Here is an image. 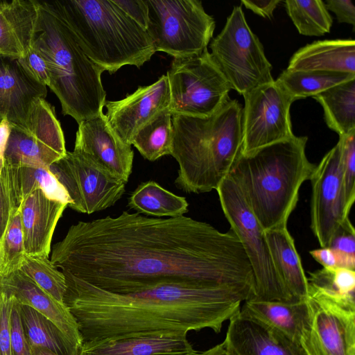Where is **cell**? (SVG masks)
Instances as JSON below:
<instances>
[{"instance_id": "obj_20", "label": "cell", "mask_w": 355, "mask_h": 355, "mask_svg": "<svg viewBox=\"0 0 355 355\" xmlns=\"http://www.w3.org/2000/svg\"><path fill=\"white\" fill-rule=\"evenodd\" d=\"M0 290L20 304L28 305L47 317L80 349L83 342L78 326L69 309L46 293L21 270L1 277Z\"/></svg>"}, {"instance_id": "obj_16", "label": "cell", "mask_w": 355, "mask_h": 355, "mask_svg": "<svg viewBox=\"0 0 355 355\" xmlns=\"http://www.w3.org/2000/svg\"><path fill=\"white\" fill-rule=\"evenodd\" d=\"M73 150L128 182L132 171L133 150L112 130L103 112L78 123Z\"/></svg>"}, {"instance_id": "obj_33", "label": "cell", "mask_w": 355, "mask_h": 355, "mask_svg": "<svg viewBox=\"0 0 355 355\" xmlns=\"http://www.w3.org/2000/svg\"><path fill=\"white\" fill-rule=\"evenodd\" d=\"M286 12L300 34L322 36L329 33L333 20L321 0H286Z\"/></svg>"}, {"instance_id": "obj_42", "label": "cell", "mask_w": 355, "mask_h": 355, "mask_svg": "<svg viewBox=\"0 0 355 355\" xmlns=\"http://www.w3.org/2000/svg\"><path fill=\"white\" fill-rule=\"evenodd\" d=\"M114 2L134 21L146 30L148 7L146 0H114Z\"/></svg>"}, {"instance_id": "obj_35", "label": "cell", "mask_w": 355, "mask_h": 355, "mask_svg": "<svg viewBox=\"0 0 355 355\" xmlns=\"http://www.w3.org/2000/svg\"><path fill=\"white\" fill-rule=\"evenodd\" d=\"M19 270L52 297L64 304L67 290L64 275L48 257L25 254Z\"/></svg>"}, {"instance_id": "obj_40", "label": "cell", "mask_w": 355, "mask_h": 355, "mask_svg": "<svg viewBox=\"0 0 355 355\" xmlns=\"http://www.w3.org/2000/svg\"><path fill=\"white\" fill-rule=\"evenodd\" d=\"M12 297L0 290V355L10 354V312Z\"/></svg>"}, {"instance_id": "obj_24", "label": "cell", "mask_w": 355, "mask_h": 355, "mask_svg": "<svg viewBox=\"0 0 355 355\" xmlns=\"http://www.w3.org/2000/svg\"><path fill=\"white\" fill-rule=\"evenodd\" d=\"M286 69L355 74V41L338 39L308 44L293 55Z\"/></svg>"}, {"instance_id": "obj_37", "label": "cell", "mask_w": 355, "mask_h": 355, "mask_svg": "<svg viewBox=\"0 0 355 355\" xmlns=\"http://www.w3.org/2000/svg\"><path fill=\"white\" fill-rule=\"evenodd\" d=\"M346 205L350 211L355 200V132L339 137Z\"/></svg>"}, {"instance_id": "obj_13", "label": "cell", "mask_w": 355, "mask_h": 355, "mask_svg": "<svg viewBox=\"0 0 355 355\" xmlns=\"http://www.w3.org/2000/svg\"><path fill=\"white\" fill-rule=\"evenodd\" d=\"M243 96L241 154L295 136L290 115L294 100L277 80L258 86Z\"/></svg>"}, {"instance_id": "obj_48", "label": "cell", "mask_w": 355, "mask_h": 355, "mask_svg": "<svg viewBox=\"0 0 355 355\" xmlns=\"http://www.w3.org/2000/svg\"><path fill=\"white\" fill-rule=\"evenodd\" d=\"M199 355H229L223 343L200 352Z\"/></svg>"}, {"instance_id": "obj_11", "label": "cell", "mask_w": 355, "mask_h": 355, "mask_svg": "<svg viewBox=\"0 0 355 355\" xmlns=\"http://www.w3.org/2000/svg\"><path fill=\"white\" fill-rule=\"evenodd\" d=\"M308 320L300 343L306 355H355V302L308 287Z\"/></svg>"}, {"instance_id": "obj_39", "label": "cell", "mask_w": 355, "mask_h": 355, "mask_svg": "<svg viewBox=\"0 0 355 355\" xmlns=\"http://www.w3.org/2000/svg\"><path fill=\"white\" fill-rule=\"evenodd\" d=\"M20 307L21 304L12 297L10 312V354L11 355H33L32 347L22 327Z\"/></svg>"}, {"instance_id": "obj_15", "label": "cell", "mask_w": 355, "mask_h": 355, "mask_svg": "<svg viewBox=\"0 0 355 355\" xmlns=\"http://www.w3.org/2000/svg\"><path fill=\"white\" fill-rule=\"evenodd\" d=\"M4 164L49 168L67 153L64 134L54 107L45 98L33 107L29 130L10 125Z\"/></svg>"}, {"instance_id": "obj_27", "label": "cell", "mask_w": 355, "mask_h": 355, "mask_svg": "<svg viewBox=\"0 0 355 355\" xmlns=\"http://www.w3.org/2000/svg\"><path fill=\"white\" fill-rule=\"evenodd\" d=\"M1 173L5 176L15 210L19 209L22 201L37 189H41L49 198L67 205L71 202L63 186L49 168L4 164Z\"/></svg>"}, {"instance_id": "obj_23", "label": "cell", "mask_w": 355, "mask_h": 355, "mask_svg": "<svg viewBox=\"0 0 355 355\" xmlns=\"http://www.w3.org/2000/svg\"><path fill=\"white\" fill-rule=\"evenodd\" d=\"M187 336H148L83 343L78 355H199Z\"/></svg>"}, {"instance_id": "obj_18", "label": "cell", "mask_w": 355, "mask_h": 355, "mask_svg": "<svg viewBox=\"0 0 355 355\" xmlns=\"http://www.w3.org/2000/svg\"><path fill=\"white\" fill-rule=\"evenodd\" d=\"M46 94V87L21 58L0 56V120L6 119L11 125L29 130L35 103Z\"/></svg>"}, {"instance_id": "obj_28", "label": "cell", "mask_w": 355, "mask_h": 355, "mask_svg": "<svg viewBox=\"0 0 355 355\" xmlns=\"http://www.w3.org/2000/svg\"><path fill=\"white\" fill-rule=\"evenodd\" d=\"M322 107L328 127L339 137L355 132V78L313 97Z\"/></svg>"}, {"instance_id": "obj_32", "label": "cell", "mask_w": 355, "mask_h": 355, "mask_svg": "<svg viewBox=\"0 0 355 355\" xmlns=\"http://www.w3.org/2000/svg\"><path fill=\"white\" fill-rule=\"evenodd\" d=\"M173 144L172 114L166 109L143 125L134 136L133 145L148 161L171 155Z\"/></svg>"}, {"instance_id": "obj_17", "label": "cell", "mask_w": 355, "mask_h": 355, "mask_svg": "<svg viewBox=\"0 0 355 355\" xmlns=\"http://www.w3.org/2000/svg\"><path fill=\"white\" fill-rule=\"evenodd\" d=\"M170 89L166 75L148 86H140L133 93L118 101H105V114L116 134L131 145L137 132L160 112L168 109Z\"/></svg>"}, {"instance_id": "obj_49", "label": "cell", "mask_w": 355, "mask_h": 355, "mask_svg": "<svg viewBox=\"0 0 355 355\" xmlns=\"http://www.w3.org/2000/svg\"><path fill=\"white\" fill-rule=\"evenodd\" d=\"M33 355H57L47 349L41 347H32Z\"/></svg>"}, {"instance_id": "obj_14", "label": "cell", "mask_w": 355, "mask_h": 355, "mask_svg": "<svg viewBox=\"0 0 355 355\" xmlns=\"http://www.w3.org/2000/svg\"><path fill=\"white\" fill-rule=\"evenodd\" d=\"M310 181L311 228L320 246L327 248L351 222L346 205L339 141L315 165Z\"/></svg>"}, {"instance_id": "obj_29", "label": "cell", "mask_w": 355, "mask_h": 355, "mask_svg": "<svg viewBox=\"0 0 355 355\" xmlns=\"http://www.w3.org/2000/svg\"><path fill=\"white\" fill-rule=\"evenodd\" d=\"M128 206L138 214L158 218L181 216L189 211L184 197L175 195L153 180L137 186L128 199Z\"/></svg>"}, {"instance_id": "obj_26", "label": "cell", "mask_w": 355, "mask_h": 355, "mask_svg": "<svg viewBox=\"0 0 355 355\" xmlns=\"http://www.w3.org/2000/svg\"><path fill=\"white\" fill-rule=\"evenodd\" d=\"M266 240L276 270L295 301L308 296V280L295 241L287 227L264 232Z\"/></svg>"}, {"instance_id": "obj_41", "label": "cell", "mask_w": 355, "mask_h": 355, "mask_svg": "<svg viewBox=\"0 0 355 355\" xmlns=\"http://www.w3.org/2000/svg\"><path fill=\"white\" fill-rule=\"evenodd\" d=\"M21 60L40 83L46 87H49L51 74L47 61L33 44L26 55Z\"/></svg>"}, {"instance_id": "obj_30", "label": "cell", "mask_w": 355, "mask_h": 355, "mask_svg": "<svg viewBox=\"0 0 355 355\" xmlns=\"http://www.w3.org/2000/svg\"><path fill=\"white\" fill-rule=\"evenodd\" d=\"M20 316L26 338L32 347H41L57 355H78L76 348L59 327L31 306L21 304Z\"/></svg>"}, {"instance_id": "obj_12", "label": "cell", "mask_w": 355, "mask_h": 355, "mask_svg": "<svg viewBox=\"0 0 355 355\" xmlns=\"http://www.w3.org/2000/svg\"><path fill=\"white\" fill-rule=\"evenodd\" d=\"M71 202V209L91 214L115 205L125 191V183L116 178L85 155L73 150L49 167Z\"/></svg>"}, {"instance_id": "obj_34", "label": "cell", "mask_w": 355, "mask_h": 355, "mask_svg": "<svg viewBox=\"0 0 355 355\" xmlns=\"http://www.w3.org/2000/svg\"><path fill=\"white\" fill-rule=\"evenodd\" d=\"M309 274V288L335 300L355 302L354 270L322 268Z\"/></svg>"}, {"instance_id": "obj_19", "label": "cell", "mask_w": 355, "mask_h": 355, "mask_svg": "<svg viewBox=\"0 0 355 355\" xmlns=\"http://www.w3.org/2000/svg\"><path fill=\"white\" fill-rule=\"evenodd\" d=\"M223 343L229 355H306L300 344L240 311Z\"/></svg>"}, {"instance_id": "obj_10", "label": "cell", "mask_w": 355, "mask_h": 355, "mask_svg": "<svg viewBox=\"0 0 355 355\" xmlns=\"http://www.w3.org/2000/svg\"><path fill=\"white\" fill-rule=\"evenodd\" d=\"M166 76L172 115L208 116L230 99L231 87L207 49L174 58Z\"/></svg>"}, {"instance_id": "obj_2", "label": "cell", "mask_w": 355, "mask_h": 355, "mask_svg": "<svg viewBox=\"0 0 355 355\" xmlns=\"http://www.w3.org/2000/svg\"><path fill=\"white\" fill-rule=\"evenodd\" d=\"M64 304L75 318L83 343L148 336H187L211 329L220 333L225 321L250 297L225 287L161 284L118 294L64 276Z\"/></svg>"}, {"instance_id": "obj_38", "label": "cell", "mask_w": 355, "mask_h": 355, "mask_svg": "<svg viewBox=\"0 0 355 355\" xmlns=\"http://www.w3.org/2000/svg\"><path fill=\"white\" fill-rule=\"evenodd\" d=\"M329 248L336 257L338 268L355 269V231L351 222L337 234Z\"/></svg>"}, {"instance_id": "obj_22", "label": "cell", "mask_w": 355, "mask_h": 355, "mask_svg": "<svg viewBox=\"0 0 355 355\" xmlns=\"http://www.w3.org/2000/svg\"><path fill=\"white\" fill-rule=\"evenodd\" d=\"M39 15L36 0L0 1V56L24 58L33 42Z\"/></svg>"}, {"instance_id": "obj_44", "label": "cell", "mask_w": 355, "mask_h": 355, "mask_svg": "<svg viewBox=\"0 0 355 355\" xmlns=\"http://www.w3.org/2000/svg\"><path fill=\"white\" fill-rule=\"evenodd\" d=\"M18 210V209H17ZM13 205L4 175L0 174V239L7 227Z\"/></svg>"}, {"instance_id": "obj_47", "label": "cell", "mask_w": 355, "mask_h": 355, "mask_svg": "<svg viewBox=\"0 0 355 355\" xmlns=\"http://www.w3.org/2000/svg\"><path fill=\"white\" fill-rule=\"evenodd\" d=\"M11 131L10 124L6 119L0 120V174L4 166V153Z\"/></svg>"}, {"instance_id": "obj_46", "label": "cell", "mask_w": 355, "mask_h": 355, "mask_svg": "<svg viewBox=\"0 0 355 355\" xmlns=\"http://www.w3.org/2000/svg\"><path fill=\"white\" fill-rule=\"evenodd\" d=\"M311 256L324 268H338L336 257L329 247L309 251Z\"/></svg>"}, {"instance_id": "obj_45", "label": "cell", "mask_w": 355, "mask_h": 355, "mask_svg": "<svg viewBox=\"0 0 355 355\" xmlns=\"http://www.w3.org/2000/svg\"><path fill=\"white\" fill-rule=\"evenodd\" d=\"M280 2V0L241 1V4L247 9L262 17L268 19L272 18L274 10Z\"/></svg>"}, {"instance_id": "obj_5", "label": "cell", "mask_w": 355, "mask_h": 355, "mask_svg": "<svg viewBox=\"0 0 355 355\" xmlns=\"http://www.w3.org/2000/svg\"><path fill=\"white\" fill-rule=\"evenodd\" d=\"M39 15L33 44L46 58L49 88L59 99L62 112L76 121L103 112L106 92L104 70L83 52L51 1H37Z\"/></svg>"}, {"instance_id": "obj_9", "label": "cell", "mask_w": 355, "mask_h": 355, "mask_svg": "<svg viewBox=\"0 0 355 355\" xmlns=\"http://www.w3.org/2000/svg\"><path fill=\"white\" fill-rule=\"evenodd\" d=\"M210 49L231 89L241 95L275 80L272 64L248 26L241 6L234 7L223 30L212 40Z\"/></svg>"}, {"instance_id": "obj_4", "label": "cell", "mask_w": 355, "mask_h": 355, "mask_svg": "<svg viewBox=\"0 0 355 355\" xmlns=\"http://www.w3.org/2000/svg\"><path fill=\"white\" fill-rule=\"evenodd\" d=\"M307 139L295 135L241 154L228 174L264 232L287 227L300 189L312 176L315 164L306 157Z\"/></svg>"}, {"instance_id": "obj_43", "label": "cell", "mask_w": 355, "mask_h": 355, "mask_svg": "<svg viewBox=\"0 0 355 355\" xmlns=\"http://www.w3.org/2000/svg\"><path fill=\"white\" fill-rule=\"evenodd\" d=\"M324 4L336 15L339 23L355 26V7L351 0H327Z\"/></svg>"}, {"instance_id": "obj_3", "label": "cell", "mask_w": 355, "mask_h": 355, "mask_svg": "<svg viewBox=\"0 0 355 355\" xmlns=\"http://www.w3.org/2000/svg\"><path fill=\"white\" fill-rule=\"evenodd\" d=\"M242 106L230 98L205 116L172 115L171 155L178 164L175 187L188 193L216 190L242 153Z\"/></svg>"}, {"instance_id": "obj_36", "label": "cell", "mask_w": 355, "mask_h": 355, "mask_svg": "<svg viewBox=\"0 0 355 355\" xmlns=\"http://www.w3.org/2000/svg\"><path fill=\"white\" fill-rule=\"evenodd\" d=\"M25 255L19 209L13 211L0 239V277L19 270Z\"/></svg>"}, {"instance_id": "obj_1", "label": "cell", "mask_w": 355, "mask_h": 355, "mask_svg": "<svg viewBox=\"0 0 355 355\" xmlns=\"http://www.w3.org/2000/svg\"><path fill=\"white\" fill-rule=\"evenodd\" d=\"M50 260L64 276L114 293L178 284L225 287L255 297L252 269L236 234L185 216L124 211L78 221L53 245Z\"/></svg>"}, {"instance_id": "obj_21", "label": "cell", "mask_w": 355, "mask_h": 355, "mask_svg": "<svg viewBox=\"0 0 355 355\" xmlns=\"http://www.w3.org/2000/svg\"><path fill=\"white\" fill-rule=\"evenodd\" d=\"M67 206L49 198L41 189L22 201L19 213L25 254L49 257L55 228Z\"/></svg>"}, {"instance_id": "obj_6", "label": "cell", "mask_w": 355, "mask_h": 355, "mask_svg": "<svg viewBox=\"0 0 355 355\" xmlns=\"http://www.w3.org/2000/svg\"><path fill=\"white\" fill-rule=\"evenodd\" d=\"M51 1L85 55L104 71L139 68L156 52L146 30L114 0Z\"/></svg>"}, {"instance_id": "obj_8", "label": "cell", "mask_w": 355, "mask_h": 355, "mask_svg": "<svg viewBox=\"0 0 355 355\" xmlns=\"http://www.w3.org/2000/svg\"><path fill=\"white\" fill-rule=\"evenodd\" d=\"M146 31L156 51L180 58L207 49L216 22L198 0H146Z\"/></svg>"}, {"instance_id": "obj_25", "label": "cell", "mask_w": 355, "mask_h": 355, "mask_svg": "<svg viewBox=\"0 0 355 355\" xmlns=\"http://www.w3.org/2000/svg\"><path fill=\"white\" fill-rule=\"evenodd\" d=\"M240 312L300 345L301 334L308 320L306 300L293 302L248 300Z\"/></svg>"}, {"instance_id": "obj_7", "label": "cell", "mask_w": 355, "mask_h": 355, "mask_svg": "<svg viewBox=\"0 0 355 355\" xmlns=\"http://www.w3.org/2000/svg\"><path fill=\"white\" fill-rule=\"evenodd\" d=\"M216 191L230 229L240 240L252 269L255 297L252 300L297 302L293 298L280 278L272 261L264 231L237 184L227 175Z\"/></svg>"}, {"instance_id": "obj_31", "label": "cell", "mask_w": 355, "mask_h": 355, "mask_svg": "<svg viewBox=\"0 0 355 355\" xmlns=\"http://www.w3.org/2000/svg\"><path fill=\"white\" fill-rule=\"evenodd\" d=\"M354 78L355 74L346 73L285 69L276 80L295 101L313 97L331 87Z\"/></svg>"}]
</instances>
